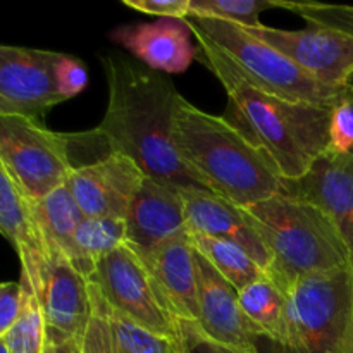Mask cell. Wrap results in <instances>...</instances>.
<instances>
[{
    "instance_id": "1",
    "label": "cell",
    "mask_w": 353,
    "mask_h": 353,
    "mask_svg": "<svg viewBox=\"0 0 353 353\" xmlns=\"http://www.w3.org/2000/svg\"><path fill=\"white\" fill-rule=\"evenodd\" d=\"M100 61L109 92L102 123L93 130L100 143L109 154L137 162L148 178L179 190H205L176 148L174 114L181 95L171 79L123 55L105 54Z\"/></svg>"
},
{
    "instance_id": "2",
    "label": "cell",
    "mask_w": 353,
    "mask_h": 353,
    "mask_svg": "<svg viewBox=\"0 0 353 353\" xmlns=\"http://www.w3.org/2000/svg\"><path fill=\"white\" fill-rule=\"evenodd\" d=\"M199 55L228 93V121L240 128L274 162L285 179H299L330 148L333 107L292 102L247 81L236 65L203 38Z\"/></svg>"
},
{
    "instance_id": "3",
    "label": "cell",
    "mask_w": 353,
    "mask_h": 353,
    "mask_svg": "<svg viewBox=\"0 0 353 353\" xmlns=\"http://www.w3.org/2000/svg\"><path fill=\"white\" fill-rule=\"evenodd\" d=\"M174 143L183 164L209 192L238 207L283 193L274 162L226 117L212 116L179 97Z\"/></svg>"
},
{
    "instance_id": "4",
    "label": "cell",
    "mask_w": 353,
    "mask_h": 353,
    "mask_svg": "<svg viewBox=\"0 0 353 353\" xmlns=\"http://www.w3.org/2000/svg\"><path fill=\"white\" fill-rule=\"evenodd\" d=\"M241 210L271 255L268 274L285 292L300 278L350 265V248L312 203L278 193Z\"/></svg>"
},
{
    "instance_id": "5",
    "label": "cell",
    "mask_w": 353,
    "mask_h": 353,
    "mask_svg": "<svg viewBox=\"0 0 353 353\" xmlns=\"http://www.w3.org/2000/svg\"><path fill=\"white\" fill-rule=\"evenodd\" d=\"M190 33L203 38L230 59L250 85L269 95L292 102L333 107L347 88H331L307 76L288 57L265 41L252 37L243 26L214 17H185Z\"/></svg>"
},
{
    "instance_id": "6",
    "label": "cell",
    "mask_w": 353,
    "mask_h": 353,
    "mask_svg": "<svg viewBox=\"0 0 353 353\" xmlns=\"http://www.w3.org/2000/svg\"><path fill=\"white\" fill-rule=\"evenodd\" d=\"M352 314L350 265L300 278L286 292L285 353H345Z\"/></svg>"
},
{
    "instance_id": "7",
    "label": "cell",
    "mask_w": 353,
    "mask_h": 353,
    "mask_svg": "<svg viewBox=\"0 0 353 353\" xmlns=\"http://www.w3.org/2000/svg\"><path fill=\"white\" fill-rule=\"evenodd\" d=\"M71 145L72 134L54 133L38 119L0 116V162L31 202L68 183L76 169Z\"/></svg>"
},
{
    "instance_id": "8",
    "label": "cell",
    "mask_w": 353,
    "mask_h": 353,
    "mask_svg": "<svg viewBox=\"0 0 353 353\" xmlns=\"http://www.w3.org/2000/svg\"><path fill=\"white\" fill-rule=\"evenodd\" d=\"M88 281L114 312L159 336L176 338V319L162 305L143 262L126 241L97 262Z\"/></svg>"
},
{
    "instance_id": "9",
    "label": "cell",
    "mask_w": 353,
    "mask_h": 353,
    "mask_svg": "<svg viewBox=\"0 0 353 353\" xmlns=\"http://www.w3.org/2000/svg\"><path fill=\"white\" fill-rule=\"evenodd\" d=\"M252 37L281 52L307 76L331 88H347L353 78V37L331 28L310 26L286 31L279 28L243 26Z\"/></svg>"
},
{
    "instance_id": "10",
    "label": "cell",
    "mask_w": 353,
    "mask_h": 353,
    "mask_svg": "<svg viewBox=\"0 0 353 353\" xmlns=\"http://www.w3.org/2000/svg\"><path fill=\"white\" fill-rule=\"evenodd\" d=\"M62 54L0 45V116L38 119L64 102L55 69Z\"/></svg>"
},
{
    "instance_id": "11",
    "label": "cell",
    "mask_w": 353,
    "mask_h": 353,
    "mask_svg": "<svg viewBox=\"0 0 353 353\" xmlns=\"http://www.w3.org/2000/svg\"><path fill=\"white\" fill-rule=\"evenodd\" d=\"M30 288L40 302L47 333L81 343L92 317V290L88 279L71 261L61 252L48 248L40 274Z\"/></svg>"
},
{
    "instance_id": "12",
    "label": "cell",
    "mask_w": 353,
    "mask_h": 353,
    "mask_svg": "<svg viewBox=\"0 0 353 353\" xmlns=\"http://www.w3.org/2000/svg\"><path fill=\"white\" fill-rule=\"evenodd\" d=\"M145 174L123 154H107L71 172L65 186L85 217L126 219Z\"/></svg>"
},
{
    "instance_id": "13",
    "label": "cell",
    "mask_w": 353,
    "mask_h": 353,
    "mask_svg": "<svg viewBox=\"0 0 353 353\" xmlns=\"http://www.w3.org/2000/svg\"><path fill=\"white\" fill-rule=\"evenodd\" d=\"M196 279H199L200 330L223 347L236 353H261L259 333L245 317L238 290L228 283L199 252L195 250Z\"/></svg>"
},
{
    "instance_id": "14",
    "label": "cell",
    "mask_w": 353,
    "mask_h": 353,
    "mask_svg": "<svg viewBox=\"0 0 353 353\" xmlns=\"http://www.w3.org/2000/svg\"><path fill=\"white\" fill-rule=\"evenodd\" d=\"M283 193L316 205L353 252V154L327 150L299 179H285Z\"/></svg>"
},
{
    "instance_id": "15",
    "label": "cell",
    "mask_w": 353,
    "mask_h": 353,
    "mask_svg": "<svg viewBox=\"0 0 353 353\" xmlns=\"http://www.w3.org/2000/svg\"><path fill=\"white\" fill-rule=\"evenodd\" d=\"M131 247V245H130ZM133 248L150 276L159 300L176 321L199 319V279L190 234L154 248Z\"/></svg>"
},
{
    "instance_id": "16",
    "label": "cell",
    "mask_w": 353,
    "mask_h": 353,
    "mask_svg": "<svg viewBox=\"0 0 353 353\" xmlns=\"http://www.w3.org/2000/svg\"><path fill=\"white\" fill-rule=\"evenodd\" d=\"M124 223L126 243L145 250L190 234L181 190L148 176L141 181Z\"/></svg>"
},
{
    "instance_id": "17",
    "label": "cell",
    "mask_w": 353,
    "mask_h": 353,
    "mask_svg": "<svg viewBox=\"0 0 353 353\" xmlns=\"http://www.w3.org/2000/svg\"><path fill=\"white\" fill-rule=\"evenodd\" d=\"M185 202L186 228L190 234L219 238L243 248L265 272L271 268V255L257 231L248 223L241 207L209 190H181Z\"/></svg>"
},
{
    "instance_id": "18",
    "label": "cell",
    "mask_w": 353,
    "mask_h": 353,
    "mask_svg": "<svg viewBox=\"0 0 353 353\" xmlns=\"http://www.w3.org/2000/svg\"><path fill=\"white\" fill-rule=\"evenodd\" d=\"M110 40L123 45L128 52L140 59L148 69L157 72H185L199 48L190 40L185 21L159 19L157 23H138L119 26L110 31Z\"/></svg>"
},
{
    "instance_id": "19",
    "label": "cell",
    "mask_w": 353,
    "mask_h": 353,
    "mask_svg": "<svg viewBox=\"0 0 353 353\" xmlns=\"http://www.w3.org/2000/svg\"><path fill=\"white\" fill-rule=\"evenodd\" d=\"M0 234L9 241L21 261V281L33 285L48 255L34 221L31 200L17 186L0 162Z\"/></svg>"
},
{
    "instance_id": "20",
    "label": "cell",
    "mask_w": 353,
    "mask_h": 353,
    "mask_svg": "<svg viewBox=\"0 0 353 353\" xmlns=\"http://www.w3.org/2000/svg\"><path fill=\"white\" fill-rule=\"evenodd\" d=\"M31 209L45 245L61 252L74 265L78 257L74 233L85 216L68 186H61L43 199L31 202Z\"/></svg>"
},
{
    "instance_id": "21",
    "label": "cell",
    "mask_w": 353,
    "mask_h": 353,
    "mask_svg": "<svg viewBox=\"0 0 353 353\" xmlns=\"http://www.w3.org/2000/svg\"><path fill=\"white\" fill-rule=\"evenodd\" d=\"M245 317L261 338H268L281 347L285 340L286 292L271 278L264 274L252 285L238 292Z\"/></svg>"
},
{
    "instance_id": "22",
    "label": "cell",
    "mask_w": 353,
    "mask_h": 353,
    "mask_svg": "<svg viewBox=\"0 0 353 353\" xmlns=\"http://www.w3.org/2000/svg\"><path fill=\"white\" fill-rule=\"evenodd\" d=\"M190 240L193 248L238 292L268 274L243 248L233 241L202 234H190Z\"/></svg>"
},
{
    "instance_id": "23",
    "label": "cell",
    "mask_w": 353,
    "mask_h": 353,
    "mask_svg": "<svg viewBox=\"0 0 353 353\" xmlns=\"http://www.w3.org/2000/svg\"><path fill=\"white\" fill-rule=\"evenodd\" d=\"M126 241V223L109 217H83L74 233V268L90 279L97 262Z\"/></svg>"
},
{
    "instance_id": "24",
    "label": "cell",
    "mask_w": 353,
    "mask_h": 353,
    "mask_svg": "<svg viewBox=\"0 0 353 353\" xmlns=\"http://www.w3.org/2000/svg\"><path fill=\"white\" fill-rule=\"evenodd\" d=\"M19 283L23 286L21 312L9 333L3 336V340H6L10 353H43L48 334L40 302L26 283Z\"/></svg>"
},
{
    "instance_id": "25",
    "label": "cell",
    "mask_w": 353,
    "mask_h": 353,
    "mask_svg": "<svg viewBox=\"0 0 353 353\" xmlns=\"http://www.w3.org/2000/svg\"><path fill=\"white\" fill-rule=\"evenodd\" d=\"M109 321L116 353H178L174 340L150 333L112 309Z\"/></svg>"
},
{
    "instance_id": "26",
    "label": "cell",
    "mask_w": 353,
    "mask_h": 353,
    "mask_svg": "<svg viewBox=\"0 0 353 353\" xmlns=\"http://www.w3.org/2000/svg\"><path fill=\"white\" fill-rule=\"evenodd\" d=\"M274 9L272 0H190L188 16L214 17L240 26H259L261 12Z\"/></svg>"
},
{
    "instance_id": "27",
    "label": "cell",
    "mask_w": 353,
    "mask_h": 353,
    "mask_svg": "<svg viewBox=\"0 0 353 353\" xmlns=\"http://www.w3.org/2000/svg\"><path fill=\"white\" fill-rule=\"evenodd\" d=\"M274 7L292 10L305 19L310 26L331 28L353 37V7L334 6L321 2H290V0H272Z\"/></svg>"
},
{
    "instance_id": "28",
    "label": "cell",
    "mask_w": 353,
    "mask_h": 353,
    "mask_svg": "<svg viewBox=\"0 0 353 353\" xmlns=\"http://www.w3.org/2000/svg\"><path fill=\"white\" fill-rule=\"evenodd\" d=\"M92 290V317L81 340L83 353H116L112 330H110V307L99 290L90 283Z\"/></svg>"
},
{
    "instance_id": "29",
    "label": "cell",
    "mask_w": 353,
    "mask_h": 353,
    "mask_svg": "<svg viewBox=\"0 0 353 353\" xmlns=\"http://www.w3.org/2000/svg\"><path fill=\"white\" fill-rule=\"evenodd\" d=\"M327 150L341 155L353 154V99L348 95V88L331 109Z\"/></svg>"
},
{
    "instance_id": "30",
    "label": "cell",
    "mask_w": 353,
    "mask_h": 353,
    "mask_svg": "<svg viewBox=\"0 0 353 353\" xmlns=\"http://www.w3.org/2000/svg\"><path fill=\"white\" fill-rule=\"evenodd\" d=\"M178 353H236L207 336L195 321H176Z\"/></svg>"
},
{
    "instance_id": "31",
    "label": "cell",
    "mask_w": 353,
    "mask_h": 353,
    "mask_svg": "<svg viewBox=\"0 0 353 353\" xmlns=\"http://www.w3.org/2000/svg\"><path fill=\"white\" fill-rule=\"evenodd\" d=\"M55 78H57L59 93L64 100L81 93L88 85V72L85 65L78 59H72L65 54H62L59 59Z\"/></svg>"
},
{
    "instance_id": "32",
    "label": "cell",
    "mask_w": 353,
    "mask_h": 353,
    "mask_svg": "<svg viewBox=\"0 0 353 353\" xmlns=\"http://www.w3.org/2000/svg\"><path fill=\"white\" fill-rule=\"evenodd\" d=\"M130 9L150 16H161L162 19L183 21L190 14V0H123Z\"/></svg>"
},
{
    "instance_id": "33",
    "label": "cell",
    "mask_w": 353,
    "mask_h": 353,
    "mask_svg": "<svg viewBox=\"0 0 353 353\" xmlns=\"http://www.w3.org/2000/svg\"><path fill=\"white\" fill-rule=\"evenodd\" d=\"M23 286L21 283H0V338L6 336L21 312Z\"/></svg>"
},
{
    "instance_id": "34",
    "label": "cell",
    "mask_w": 353,
    "mask_h": 353,
    "mask_svg": "<svg viewBox=\"0 0 353 353\" xmlns=\"http://www.w3.org/2000/svg\"><path fill=\"white\" fill-rule=\"evenodd\" d=\"M48 334V340L52 341L54 345V352L55 353H83L81 352V343L72 338H65V336H59V334Z\"/></svg>"
},
{
    "instance_id": "35",
    "label": "cell",
    "mask_w": 353,
    "mask_h": 353,
    "mask_svg": "<svg viewBox=\"0 0 353 353\" xmlns=\"http://www.w3.org/2000/svg\"><path fill=\"white\" fill-rule=\"evenodd\" d=\"M350 274H352V314H350V327H348L347 345H345V353H353V252L350 257Z\"/></svg>"
},
{
    "instance_id": "36",
    "label": "cell",
    "mask_w": 353,
    "mask_h": 353,
    "mask_svg": "<svg viewBox=\"0 0 353 353\" xmlns=\"http://www.w3.org/2000/svg\"><path fill=\"white\" fill-rule=\"evenodd\" d=\"M0 353H10L9 347L6 345V340H3V338H0Z\"/></svg>"
},
{
    "instance_id": "37",
    "label": "cell",
    "mask_w": 353,
    "mask_h": 353,
    "mask_svg": "<svg viewBox=\"0 0 353 353\" xmlns=\"http://www.w3.org/2000/svg\"><path fill=\"white\" fill-rule=\"evenodd\" d=\"M43 353H55V352H54V345H52L50 340L47 341V347H45V352H43Z\"/></svg>"
},
{
    "instance_id": "38",
    "label": "cell",
    "mask_w": 353,
    "mask_h": 353,
    "mask_svg": "<svg viewBox=\"0 0 353 353\" xmlns=\"http://www.w3.org/2000/svg\"><path fill=\"white\" fill-rule=\"evenodd\" d=\"M348 95L353 99V83H350V86H348Z\"/></svg>"
}]
</instances>
